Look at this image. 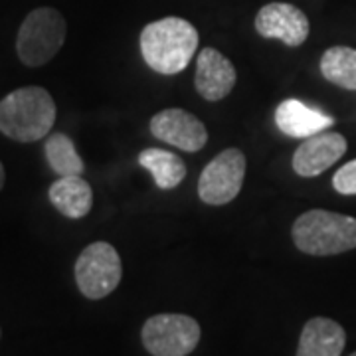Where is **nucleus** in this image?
<instances>
[{"label": "nucleus", "instance_id": "10", "mask_svg": "<svg viewBox=\"0 0 356 356\" xmlns=\"http://www.w3.org/2000/svg\"><path fill=\"white\" fill-rule=\"evenodd\" d=\"M346 153V139L339 133H317L307 137L293 154V170L303 178L318 177Z\"/></svg>", "mask_w": 356, "mask_h": 356}, {"label": "nucleus", "instance_id": "3", "mask_svg": "<svg viewBox=\"0 0 356 356\" xmlns=\"http://www.w3.org/2000/svg\"><path fill=\"white\" fill-rule=\"evenodd\" d=\"M291 238L295 248L307 255L344 254L356 248V218L329 210H309L293 222Z\"/></svg>", "mask_w": 356, "mask_h": 356}, {"label": "nucleus", "instance_id": "2", "mask_svg": "<svg viewBox=\"0 0 356 356\" xmlns=\"http://www.w3.org/2000/svg\"><path fill=\"white\" fill-rule=\"evenodd\" d=\"M56 113V102L44 88L14 89L0 102V133L16 143H36L50 133Z\"/></svg>", "mask_w": 356, "mask_h": 356}, {"label": "nucleus", "instance_id": "4", "mask_svg": "<svg viewBox=\"0 0 356 356\" xmlns=\"http://www.w3.org/2000/svg\"><path fill=\"white\" fill-rule=\"evenodd\" d=\"M65 18L56 8L42 6L28 14L18 30L16 54L26 67L48 64L65 42Z\"/></svg>", "mask_w": 356, "mask_h": 356}, {"label": "nucleus", "instance_id": "17", "mask_svg": "<svg viewBox=\"0 0 356 356\" xmlns=\"http://www.w3.org/2000/svg\"><path fill=\"white\" fill-rule=\"evenodd\" d=\"M321 74L339 88L356 91V50L346 46L329 48L321 58Z\"/></svg>", "mask_w": 356, "mask_h": 356}, {"label": "nucleus", "instance_id": "1", "mask_svg": "<svg viewBox=\"0 0 356 356\" xmlns=\"http://www.w3.org/2000/svg\"><path fill=\"white\" fill-rule=\"evenodd\" d=\"M140 54L147 65L163 76L180 74L198 50V30L184 18L166 16L143 28Z\"/></svg>", "mask_w": 356, "mask_h": 356}, {"label": "nucleus", "instance_id": "11", "mask_svg": "<svg viewBox=\"0 0 356 356\" xmlns=\"http://www.w3.org/2000/svg\"><path fill=\"white\" fill-rule=\"evenodd\" d=\"M236 67L224 54L214 48H204L198 54L194 86L198 95L206 102H220L236 86Z\"/></svg>", "mask_w": 356, "mask_h": 356}, {"label": "nucleus", "instance_id": "7", "mask_svg": "<svg viewBox=\"0 0 356 356\" xmlns=\"http://www.w3.org/2000/svg\"><path fill=\"white\" fill-rule=\"evenodd\" d=\"M245 154L240 149H226L204 166L198 178V196L204 204L224 206L232 202L243 186Z\"/></svg>", "mask_w": 356, "mask_h": 356}, {"label": "nucleus", "instance_id": "20", "mask_svg": "<svg viewBox=\"0 0 356 356\" xmlns=\"http://www.w3.org/2000/svg\"><path fill=\"white\" fill-rule=\"evenodd\" d=\"M350 356H356V353H353V355H350Z\"/></svg>", "mask_w": 356, "mask_h": 356}, {"label": "nucleus", "instance_id": "18", "mask_svg": "<svg viewBox=\"0 0 356 356\" xmlns=\"http://www.w3.org/2000/svg\"><path fill=\"white\" fill-rule=\"evenodd\" d=\"M332 186L339 194L344 196H355L356 194V159L341 166L334 177H332Z\"/></svg>", "mask_w": 356, "mask_h": 356}, {"label": "nucleus", "instance_id": "8", "mask_svg": "<svg viewBox=\"0 0 356 356\" xmlns=\"http://www.w3.org/2000/svg\"><path fill=\"white\" fill-rule=\"evenodd\" d=\"M255 30L261 38L281 40L289 48H299L309 38V18L289 2H269L255 16Z\"/></svg>", "mask_w": 356, "mask_h": 356}, {"label": "nucleus", "instance_id": "6", "mask_svg": "<svg viewBox=\"0 0 356 356\" xmlns=\"http://www.w3.org/2000/svg\"><path fill=\"white\" fill-rule=\"evenodd\" d=\"M74 271L81 295L91 301H99L119 287L123 277V264L111 243L93 242L79 254Z\"/></svg>", "mask_w": 356, "mask_h": 356}, {"label": "nucleus", "instance_id": "21", "mask_svg": "<svg viewBox=\"0 0 356 356\" xmlns=\"http://www.w3.org/2000/svg\"><path fill=\"white\" fill-rule=\"evenodd\" d=\"M0 337H2V331H0Z\"/></svg>", "mask_w": 356, "mask_h": 356}, {"label": "nucleus", "instance_id": "13", "mask_svg": "<svg viewBox=\"0 0 356 356\" xmlns=\"http://www.w3.org/2000/svg\"><path fill=\"white\" fill-rule=\"evenodd\" d=\"M346 332L332 318L315 317L307 321L297 346V356H341Z\"/></svg>", "mask_w": 356, "mask_h": 356}, {"label": "nucleus", "instance_id": "19", "mask_svg": "<svg viewBox=\"0 0 356 356\" xmlns=\"http://www.w3.org/2000/svg\"><path fill=\"white\" fill-rule=\"evenodd\" d=\"M4 180H6V172H4V166L0 163V191H2V186H4Z\"/></svg>", "mask_w": 356, "mask_h": 356}, {"label": "nucleus", "instance_id": "12", "mask_svg": "<svg viewBox=\"0 0 356 356\" xmlns=\"http://www.w3.org/2000/svg\"><path fill=\"white\" fill-rule=\"evenodd\" d=\"M275 125L283 135L293 139H307L334 125V119L309 107L299 99H285L275 109Z\"/></svg>", "mask_w": 356, "mask_h": 356}, {"label": "nucleus", "instance_id": "5", "mask_svg": "<svg viewBox=\"0 0 356 356\" xmlns=\"http://www.w3.org/2000/svg\"><path fill=\"white\" fill-rule=\"evenodd\" d=\"M202 329L196 318L180 313H161L147 318L140 341L153 356H188L200 343Z\"/></svg>", "mask_w": 356, "mask_h": 356}, {"label": "nucleus", "instance_id": "16", "mask_svg": "<svg viewBox=\"0 0 356 356\" xmlns=\"http://www.w3.org/2000/svg\"><path fill=\"white\" fill-rule=\"evenodd\" d=\"M44 154L58 177H81L86 165L77 154L74 140L64 133H51L44 143Z\"/></svg>", "mask_w": 356, "mask_h": 356}, {"label": "nucleus", "instance_id": "14", "mask_svg": "<svg viewBox=\"0 0 356 356\" xmlns=\"http://www.w3.org/2000/svg\"><path fill=\"white\" fill-rule=\"evenodd\" d=\"M51 206L65 218L88 216L93 206V191L88 180L79 177H60L48 191Z\"/></svg>", "mask_w": 356, "mask_h": 356}, {"label": "nucleus", "instance_id": "15", "mask_svg": "<svg viewBox=\"0 0 356 356\" xmlns=\"http://www.w3.org/2000/svg\"><path fill=\"white\" fill-rule=\"evenodd\" d=\"M139 165L153 175L154 184L161 191H172L186 177L184 161L170 151L163 149H145L139 154Z\"/></svg>", "mask_w": 356, "mask_h": 356}, {"label": "nucleus", "instance_id": "9", "mask_svg": "<svg viewBox=\"0 0 356 356\" xmlns=\"http://www.w3.org/2000/svg\"><path fill=\"white\" fill-rule=\"evenodd\" d=\"M151 133L159 140L186 153H196L208 143V131L202 121L184 109H165L153 115Z\"/></svg>", "mask_w": 356, "mask_h": 356}]
</instances>
